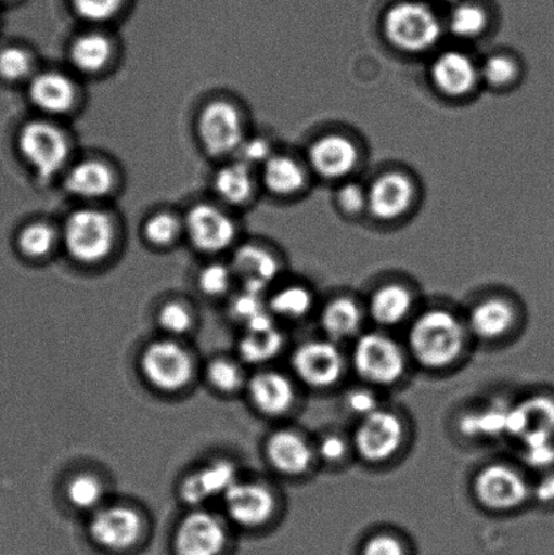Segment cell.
<instances>
[{"label": "cell", "mask_w": 554, "mask_h": 555, "mask_svg": "<svg viewBox=\"0 0 554 555\" xmlns=\"http://www.w3.org/2000/svg\"><path fill=\"white\" fill-rule=\"evenodd\" d=\"M18 150L27 165L42 181L63 170L69 156V143L63 130L43 119H35L21 128Z\"/></svg>", "instance_id": "obj_4"}, {"label": "cell", "mask_w": 554, "mask_h": 555, "mask_svg": "<svg viewBox=\"0 0 554 555\" xmlns=\"http://www.w3.org/2000/svg\"><path fill=\"white\" fill-rule=\"evenodd\" d=\"M346 406L352 415L361 418L371 415V413L379 410L376 396L368 389H352L346 396Z\"/></svg>", "instance_id": "obj_49"}, {"label": "cell", "mask_w": 554, "mask_h": 555, "mask_svg": "<svg viewBox=\"0 0 554 555\" xmlns=\"http://www.w3.org/2000/svg\"><path fill=\"white\" fill-rule=\"evenodd\" d=\"M346 451L347 444L344 439L338 437V435H328V437H324L318 448L320 459L331 462V464L344 460Z\"/></svg>", "instance_id": "obj_50"}, {"label": "cell", "mask_w": 554, "mask_h": 555, "mask_svg": "<svg viewBox=\"0 0 554 555\" xmlns=\"http://www.w3.org/2000/svg\"><path fill=\"white\" fill-rule=\"evenodd\" d=\"M231 268L247 291L265 293L280 275L281 266L273 254L262 247L247 244L237 248Z\"/></svg>", "instance_id": "obj_22"}, {"label": "cell", "mask_w": 554, "mask_h": 555, "mask_svg": "<svg viewBox=\"0 0 554 555\" xmlns=\"http://www.w3.org/2000/svg\"><path fill=\"white\" fill-rule=\"evenodd\" d=\"M33 57L20 47H8L0 51V78L20 81L31 74Z\"/></svg>", "instance_id": "obj_39"}, {"label": "cell", "mask_w": 554, "mask_h": 555, "mask_svg": "<svg viewBox=\"0 0 554 555\" xmlns=\"http://www.w3.org/2000/svg\"><path fill=\"white\" fill-rule=\"evenodd\" d=\"M268 305L271 314L287 320H298L311 312L313 296L306 286L287 285L275 292Z\"/></svg>", "instance_id": "obj_32"}, {"label": "cell", "mask_w": 554, "mask_h": 555, "mask_svg": "<svg viewBox=\"0 0 554 555\" xmlns=\"http://www.w3.org/2000/svg\"><path fill=\"white\" fill-rule=\"evenodd\" d=\"M291 363L297 378L312 389L331 388L345 372V358L331 340L302 343L293 352Z\"/></svg>", "instance_id": "obj_9"}, {"label": "cell", "mask_w": 554, "mask_h": 555, "mask_svg": "<svg viewBox=\"0 0 554 555\" xmlns=\"http://www.w3.org/2000/svg\"><path fill=\"white\" fill-rule=\"evenodd\" d=\"M64 186L74 197L102 198L112 192L114 173L106 163L95 159L81 160L65 173Z\"/></svg>", "instance_id": "obj_24"}, {"label": "cell", "mask_w": 554, "mask_h": 555, "mask_svg": "<svg viewBox=\"0 0 554 555\" xmlns=\"http://www.w3.org/2000/svg\"><path fill=\"white\" fill-rule=\"evenodd\" d=\"M157 323L170 336H183L192 331L194 315L182 302H168L159 310Z\"/></svg>", "instance_id": "obj_40"}, {"label": "cell", "mask_w": 554, "mask_h": 555, "mask_svg": "<svg viewBox=\"0 0 554 555\" xmlns=\"http://www.w3.org/2000/svg\"><path fill=\"white\" fill-rule=\"evenodd\" d=\"M237 160L246 163L247 166H263L273 156V150L268 140L262 138H246L236 152Z\"/></svg>", "instance_id": "obj_46"}, {"label": "cell", "mask_w": 554, "mask_h": 555, "mask_svg": "<svg viewBox=\"0 0 554 555\" xmlns=\"http://www.w3.org/2000/svg\"><path fill=\"white\" fill-rule=\"evenodd\" d=\"M182 230L181 221L171 214H157L150 217L144 225L146 241L156 247H166L176 242Z\"/></svg>", "instance_id": "obj_38"}, {"label": "cell", "mask_w": 554, "mask_h": 555, "mask_svg": "<svg viewBox=\"0 0 554 555\" xmlns=\"http://www.w3.org/2000/svg\"><path fill=\"white\" fill-rule=\"evenodd\" d=\"M414 297L409 288L399 283H388L378 287L369 301V313L374 323L383 326H395L409 318Z\"/></svg>", "instance_id": "obj_27"}, {"label": "cell", "mask_w": 554, "mask_h": 555, "mask_svg": "<svg viewBox=\"0 0 554 555\" xmlns=\"http://www.w3.org/2000/svg\"><path fill=\"white\" fill-rule=\"evenodd\" d=\"M404 428L394 412L377 410L361 418L355 435V446L361 459L371 464L388 461L403 443Z\"/></svg>", "instance_id": "obj_10"}, {"label": "cell", "mask_w": 554, "mask_h": 555, "mask_svg": "<svg viewBox=\"0 0 554 555\" xmlns=\"http://www.w3.org/2000/svg\"><path fill=\"white\" fill-rule=\"evenodd\" d=\"M197 129L201 144L211 156L236 154L246 139L241 112L226 101L208 103L199 113Z\"/></svg>", "instance_id": "obj_8"}, {"label": "cell", "mask_w": 554, "mask_h": 555, "mask_svg": "<svg viewBox=\"0 0 554 555\" xmlns=\"http://www.w3.org/2000/svg\"><path fill=\"white\" fill-rule=\"evenodd\" d=\"M358 555H411L409 546L398 535L378 532L362 543Z\"/></svg>", "instance_id": "obj_44"}, {"label": "cell", "mask_w": 554, "mask_h": 555, "mask_svg": "<svg viewBox=\"0 0 554 555\" xmlns=\"http://www.w3.org/2000/svg\"><path fill=\"white\" fill-rule=\"evenodd\" d=\"M224 505L233 524L255 529L268 524L275 511V498L268 487L239 480L227 492Z\"/></svg>", "instance_id": "obj_15"}, {"label": "cell", "mask_w": 554, "mask_h": 555, "mask_svg": "<svg viewBox=\"0 0 554 555\" xmlns=\"http://www.w3.org/2000/svg\"><path fill=\"white\" fill-rule=\"evenodd\" d=\"M56 241V232L51 225L33 222V224L22 228L16 244L26 258L42 259L52 253Z\"/></svg>", "instance_id": "obj_34"}, {"label": "cell", "mask_w": 554, "mask_h": 555, "mask_svg": "<svg viewBox=\"0 0 554 555\" xmlns=\"http://www.w3.org/2000/svg\"><path fill=\"white\" fill-rule=\"evenodd\" d=\"M525 464L536 470L554 469V440L539 444L524 446Z\"/></svg>", "instance_id": "obj_47"}, {"label": "cell", "mask_w": 554, "mask_h": 555, "mask_svg": "<svg viewBox=\"0 0 554 555\" xmlns=\"http://www.w3.org/2000/svg\"><path fill=\"white\" fill-rule=\"evenodd\" d=\"M309 165L320 177L339 179L355 170L358 151L351 140L328 134L314 141L308 152Z\"/></svg>", "instance_id": "obj_19"}, {"label": "cell", "mask_w": 554, "mask_h": 555, "mask_svg": "<svg viewBox=\"0 0 554 555\" xmlns=\"http://www.w3.org/2000/svg\"><path fill=\"white\" fill-rule=\"evenodd\" d=\"M384 31L388 41L400 51L420 53L436 46L441 38L442 26L427 5L401 2L385 15Z\"/></svg>", "instance_id": "obj_3"}, {"label": "cell", "mask_w": 554, "mask_h": 555, "mask_svg": "<svg viewBox=\"0 0 554 555\" xmlns=\"http://www.w3.org/2000/svg\"><path fill=\"white\" fill-rule=\"evenodd\" d=\"M314 450L301 434L281 429L268 439L266 456L270 465L282 475L298 477L311 469Z\"/></svg>", "instance_id": "obj_18"}, {"label": "cell", "mask_w": 554, "mask_h": 555, "mask_svg": "<svg viewBox=\"0 0 554 555\" xmlns=\"http://www.w3.org/2000/svg\"><path fill=\"white\" fill-rule=\"evenodd\" d=\"M29 98L38 111L49 116H63L73 111L78 91L68 75L48 70L31 79Z\"/></svg>", "instance_id": "obj_23"}, {"label": "cell", "mask_w": 554, "mask_h": 555, "mask_svg": "<svg viewBox=\"0 0 554 555\" xmlns=\"http://www.w3.org/2000/svg\"><path fill=\"white\" fill-rule=\"evenodd\" d=\"M105 494V487H103L100 478L89 473H81L70 478L65 487V498L74 508L80 511H91L100 508Z\"/></svg>", "instance_id": "obj_33"}, {"label": "cell", "mask_w": 554, "mask_h": 555, "mask_svg": "<svg viewBox=\"0 0 554 555\" xmlns=\"http://www.w3.org/2000/svg\"><path fill=\"white\" fill-rule=\"evenodd\" d=\"M352 366L368 384L389 386L399 383L405 372V357L401 347L389 336L362 335L352 350Z\"/></svg>", "instance_id": "obj_5"}, {"label": "cell", "mask_w": 554, "mask_h": 555, "mask_svg": "<svg viewBox=\"0 0 554 555\" xmlns=\"http://www.w3.org/2000/svg\"><path fill=\"white\" fill-rule=\"evenodd\" d=\"M414 184L400 172L378 177L368 190V209L378 220L399 219L411 208Z\"/></svg>", "instance_id": "obj_17"}, {"label": "cell", "mask_w": 554, "mask_h": 555, "mask_svg": "<svg viewBox=\"0 0 554 555\" xmlns=\"http://www.w3.org/2000/svg\"><path fill=\"white\" fill-rule=\"evenodd\" d=\"M239 481L236 466L230 461L217 460L198 467L183 478L179 494L182 502L199 508L201 505L224 499L230 489Z\"/></svg>", "instance_id": "obj_16"}, {"label": "cell", "mask_w": 554, "mask_h": 555, "mask_svg": "<svg viewBox=\"0 0 554 555\" xmlns=\"http://www.w3.org/2000/svg\"><path fill=\"white\" fill-rule=\"evenodd\" d=\"M284 336L276 328L274 315L244 328L237 343L239 356L249 364H262L279 356Z\"/></svg>", "instance_id": "obj_25"}, {"label": "cell", "mask_w": 554, "mask_h": 555, "mask_svg": "<svg viewBox=\"0 0 554 555\" xmlns=\"http://www.w3.org/2000/svg\"><path fill=\"white\" fill-rule=\"evenodd\" d=\"M338 203L347 214L356 215L368 208V192L360 183H346L339 189Z\"/></svg>", "instance_id": "obj_48"}, {"label": "cell", "mask_w": 554, "mask_h": 555, "mask_svg": "<svg viewBox=\"0 0 554 555\" xmlns=\"http://www.w3.org/2000/svg\"><path fill=\"white\" fill-rule=\"evenodd\" d=\"M233 280L231 264L210 263L199 271L198 287L206 296L219 297L230 291Z\"/></svg>", "instance_id": "obj_41"}, {"label": "cell", "mask_w": 554, "mask_h": 555, "mask_svg": "<svg viewBox=\"0 0 554 555\" xmlns=\"http://www.w3.org/2000/svg\"><path fill=\"white\" fill-rule=\"evenodd\" d=\"M474 492L482 507L493 513H508L528 502L531 487L513 467L493 464L482 467L477 473Z\"/></svg>", "instance_id": "obj_7"}, {"label": "cell", "mask_w": 554, "mask_h": 555, "mask_svg": "<svg viewBox=\"0 0 554 555\" xmlns=\"http://www.w3.org/2000/svg\"><path fill=\"white\" fill-rule=\"evenodd\" d=\"M89 530L98 545L111 551H125L139 541L143 531V520L133 508L108 505L95 511Z\"/></svg>", "instance_id": "obj_14"}, {"label": "cell", "mask_w": 554, "mask_h": 555, "mask_svg": "<svg viewBox=\"0 0 554 555\" xmlns=\"http://www.w3.org/2000/svg\"><path fill=\"white\" fill-rule=\"evenodd\" d=\"M227 538L226 526L215 514L194 508L178 525L173 546L178 555H219Z\"/></svg>", "instance_id": "obj_12"}, {"label": "cell", "mask_w": 554, "mask_h": 555, "mask_svg": "<svg viewBox=\"0 0 554 555\" xmlns=\"http://www.w3.org/2000/svg\"><path fill=\"white\" fill-rule=\"evenodd\" d=\"M247 388L254 406L263 415H285L295 404V386L286 375L274 370H265L255 374L248 380Z\"/></svg>", "instance_id": "obj_20"}, {"label": "cell", "mask_w": 554, "mask_h": 555, "mask_svg": "<svg viewBox=\"0 0 554 555\" xmlns=\"http://www.w3.org/2000/svg\"><path fill=\"white\" fill-rule=\"evenodd\" d=\"M507 434L523 446L554 440V397L536 395L510 408Z\"/></svg>", "instance_id": "obj_13"}, {"label": "cell", "mask_w": 554, "mask_h": 555, "mask_svg": "<svg viewBox=\"0 0 554 555\" xmlns=\"http://www.w3.org/2000/svg\"><path fill=\"white\" fill-rule=\"evenodd\" d=\"M438 2H453V0H438Z\"/></svg>", "instance_id": "obj_52"}, {"label": "cell", "mask_w": 554, "mask_h": 555, "mask_svg": "<svg viewBox=\"0 0 554 555\" xmlns=\"http://www.w3.org/2000/svg\"><path fill=\"white\" fill-rule=\"evenodd\" d=\"M214 188L224 203L235 206L246 204L254 193L252 167L241 160L228 163L216 172Z\"/></svg>", "instance_id": "obj_31"}, {"label": "cell", "mask_w": 554, "mask_h": 555, "mask_svg": "<svg viewBox=\"0 0 554 555\" xmlns=\"http://www.w3.org/2000/svg\"><path fill=\"white\" fill-rule=\"evenodd\" d=\"M409 347L415 362L427 370L449 367L465 347V328L448 310L433 309L412 324Z\"/></svg>", "instance_id": "obj_1"}, {"label": "cell", "mask_w": 554, "mask_h": 555, "mask_svg": "<svg viewBox=\"0 0 554 555\" xmlns=\"http://www.w3.org/2000/svg\"><path fill=\"white\" fill-rule=\"evenodd\" d=\"M112 52V41L101 33L91 31L75 38L70 43L68 57L76 70L94 75L106 67Z\"/></svg>", "instance_id": "obj_29"}, {"label": "cell", "mask_w": 554, "mask_h": 555, "mask_svg": "<svg viewBox=\"0 0 554 555\" xmlns=\"http://www.w3.org/2000/svg\"><path fill=\"white\" fill-rule=\"evenodd\" d=\"M307 173L295 159L285 155H273L262 166V181L270 193L287 197L304 188Z\"/></svg>", "instance_id": "obj_30"}, {"label": "cell", "mask_w": 554, "mask_h": 555, "mask_svg": "<svg viewBox=\"0 0 554 555\" xmlns=\"http://www.w3.org/2000/svg\"><path fill=\"white\" fill-rule=\"evenodd\" d=\"M508 412L510 408L497 405L485 412L476 413L479 435L498 437V435L507 433Z\"/></svg>", "instance_id": "obj_45"}, {"label": "cell", "mask_w": 554, "mask_h": 555, "mask_svg": "<svg viewBox=\"0 0 554 555\" xmlns=\"http://www.w3.org/2000/svg\"><path fill=\"white\" fill-rule=\"evenodd\" d=\"M183 227L190 243L201 253H221L236 241V222L216 205H194L184 217Z\"/></svg>", "instance_id": "obj_11"}, {"label": "cell", "mask_w": 554, "mask_h": 555, "mask_svg": "<svg viewBox=\"0 0 554 555\" xmlns=\"http://www.w3.org/2000/svg\"><path fill=\"white\" fill-rule=\"evenodd\" d=\"M531 498L546 507L554 505V469L545 472L544 476L531 487Z\"/></svg>", "instance_id": "obj_51"}, {"label": "cell", "mask_w": 554, "mask_h": 555, "mask_svg": "<svg viewBox=\"0 0 554 555\" xmlns=\"http://www.w3.org/2000/svg\"><path fill=\"white\" fill-rule=\"evenodd\" d=\"M480 74L488 83L503 87L512 83L517 78L518 67L514 60L506 56V54H493L482 64Z\"/></svg>", "instance_id": "obj_42"}, {"label": "cell", "mask_w": 554, "mask_h": 555, "mask_svg": "<svg viewBox=\"0 0 554 555\" xmlns=\"http://www.w3.org/2000/svg\"><path fill=\"white\" fill-rule=\"evenodd\" d=\"M206 375H208L209 384L221 393H235L246 383L243 370L237 366L236 362L226 358H217L211 361L206 370Z\"/></svg>", "instance_id": "obj_37"}, {"label": "cell", "mask_w": 554, "mask_h": 555, "mask_svg": "<svg viewBox=\"0 0 554 555\" xmlns=\"http://www.w3.org/2000/svg\"><path fill=\"white\" fill-rule=\"evenodd\" d=\"M231 314L244 325V328L273 315L269 305L265 302L263 294L247 291V288H243V292L232 299Z\"/></svg>", "instance_id": "obj_35"}, {"label": "cell", "mask_w": 554, "mask_h": 555, "mask_svg": "<svg viewBox=\"0 0 554 555\" xmlns=\"http://www.w3.org/2000/svg\"><path fill=\"white\" fill-rule=\"evenodd\" d=\"M362 324L361 308L350 298L339 297L325 305L320 325L331 341L351 339Z\"/></svg>", "instance_id": "obj_28"}, {"label": "cell", "mask_w": 554, "mask_h": 555, "mask_svg": "<svg viewBox=\"0 0 554 555\" xmlns=\"http://www.w3.org/2000/svg\"><path fill=\"white\" fill-rule=\"evenodd\" d=\"M431 79L445 95L464 96L475 89L479 69L468 54L447 51L434 60Z\"/></svg>", "instance_id": "obj_21"}, {"label": "cell", "mask_w": 554, "mask_h": 555, "mask_svg": "<svg viewBox=\"0 0 554 555\" xmlns=\"http://www.w3.org/2000/svg\"><path fill=\"white\" fill-rule=\"evenodd\" d=\"M515 321L512 305L490 298L476 304L468 315V328L481 340H497L506 335Z\"/></svg>", "instance_id": "obj_26"}, {"label": "cell", "mask_w": 554, "mask_h": 555, "mask_svg": "<svg viewBox=\"0 0 554 555\" xmlns=\"http://www.w3.org/2000/svg\"><path fill=\"white\" fill-rule=\"evenodd\" d=\"M487 26V14L479 5L463 3L454 8L449 18L450 31L460 38L481 35Z\"/></svg>", "instance_id": "obj_36"}, {"label": "cell", "mask_w": 554, "mask_h": 555, "mask_svg": "<svg viewBox=\"0 0 554 555\" xmlns=\"http://www.w3.org/2000/svg\"><path fill=\"white\" fill-rule=\"evenodd\" d=\"M75 13L87 22H106L121 9L123 0H73Z\"/></svg>", "instance_id": "obj_43"}, {"label": "cell", "mask_w": 554, "mask_h": 555, "mask_svg": "<svg viewBox=\"0 0 554 555\" xmlns=\"http://www.w3.org/2000/svg\"><path fill=\"white\" fill-rule=\"evenodd\" d=\"M65 249L70 258L83 264H95L111 255L116 230L111 216L95 208L76 209L63 228Z\"/></svg>", "instance_id": "obj_2"}, {"label": "cell", "mask_w": 554, "mask_h": 555, "mask_svg": "<svg viewBox=\"0 0 554 555\" xmlns=\"http://www.w3.org/2000/svg\"><path fill=\"white\" fill-rule=\"evenodd\" d=\"M141 373L155 389L177 393L192 383L194 362L186 348L173 340H156L144 348Z\"/></svg>", "instance_id": "obj_6"}]
</instances>
